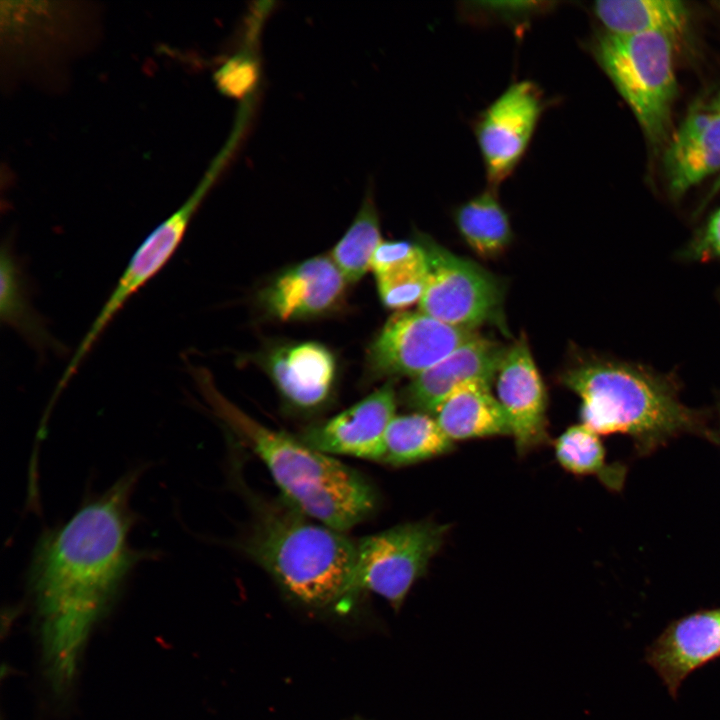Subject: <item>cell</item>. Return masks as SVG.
Masks as SVG:
<instances>
[{
    "label": "cell",
    "mask_w": 720,
    "mask_h": 720,
    "mask_svg": "<svg viewBox=\"0 0 720 720\" xmlns=\"http://www.w3.org/2000/svg\"><path fill=\"white\" fill-rule=\"evenodd\" d=\"M138 471L124 475L43 535L29 587L40 625L43 660L56 691L70 687L87 639L131 568L143 557L129 543V501Z\"/></svg>",
    "instance_id": "6da1fadb"
},
{
    "label": "cell",
    "mask_w": 720,
    "mask_h": 720,
    "mask_svg": "<svg viewBox=\"0 0 720 720\" xmlns=\"http://www.w3.org/2000/svg\"><path fill=\"white\" fill-rule=\"evenodd\" d=\"M190 373L216 415L261 459L290 508L343 532L375 511L376 490L361 473L248 416L217 391L206 369L192 366Z\"/></svg>",
    "instance_id": "7a4b0ae2"
},
{
    "label": "cell",
    "mask_w": 720,
    "mask_h": 720,
    "mask_svg": "<svg viewBox=\"0 0 720 720\" xmlns=\"http://www.w3.org/2000/svg\"><path fill=\"white\" fill-rule=\"evenodd\" d=\"M246 553L291 596L312 606L352 599L357 540L283 504H258Z\"/></svg>",
    "instance_id": "3957f363"
},
{
    "label": "cell",
    "mask_w": 720,
    "mask_h": 720,
    "mask_svg": "<svg viewBox=\"0 0 720 720\" xmlns=\"http://www.w3.org/2000/svg\"><path fill=\"white\" fill-rule=\"evenodd\" d=\"M561 382L580 397L582 424L598 435L627 434L650 445L696 424L672 383L638 365L587 360Z\"/></svg>",
    "instance_id": "277c9868"
},
{
    "label": "cell",
    "mask_w": 720,
    "mask_h": 720,
    "mask_svg": "<svg viewBox=\"0 0 720 720\" xmlns=\"http://www.w3.org/2000/svg\"><path fill=\"white\" fill-rule=\"evenodd\" d=\"M593 54L650 143L668 141L677 95L673 40L662 34L603 33Z\"/></svg>",
    "instance_id": "5b68a950"
},
{
    "label": "cell",
    "mask_w": 720,
    "mask_h": 720,
    "mask_svg": "<svg viewBox=\"0 0 720 720\" xmlns=\"http://www.w3.org/2000/svg\"><path fill=\"white\" fill-rule=\"evenodd\" d=\"M447 525L399 524L357 540L352 596L369 591L398 608L443 544Z\"/></svg>",
    "instance_id": "8992f818"
},
{
    "label": "cell",
    "mask_w": 720,
    "mask_h": 720,
    "mask_svg": "<svg viewBox=\"0 0 720 720\" xmlns=\"http://www.w3.org/2000/svg\"><path fill=\"white\" fill-rule=\"evenodd\" d=\"M428 263L419 311L453 327L473 330L485 323L503 328V287L477 263L457 256L422 236Z\"/></svg>",
    "instance_id": "52a82bcc"
},
{
    "label": "cell",
    "mask_w": 720,
    "mask_h": 720,
    "mask_svg": "<svg viewBox=\"0 0 720 720\" xmlns=\"http://www.w3.org/2000/svg\"><path fill=\"white\" fill-rule=\"evenodd\" d=\"M217 161L186 202L161 223L136 250L75 350L57 384L59 391L66 387L84 358L127 300L153 278L175 253L197 207L221 168V161Z\"/></svg>",
    "instance_id": "ba28073f"
},
{
    "label": "cell",
    "mask_w": 720,
    "mask_h": 720,
    "mask_svg": "<svg viewBox=\"0 0 720 720\" xmlns=\"http://www.w3.org/2000/svg\"><path fill=\"white\" fill-rule=\"evenodd\" d=\"M478 334L438 321L421 311L394 313L370 343L366 364L375 378L426 371Z\"/></svg>",
    "instance_id": "9c48e42d"
},
{
    "label": "cell",
    "mask_w": 720,
    "mask_h": 720,
    "mask_svg": "<svg viewBox=\"0 0 720 720\" xmlns=\"http://www.w3.org/2000/svg\"><path fill=\"white\" fill-rule=\"evenodd\" d=\"M544 100L532 81L511 84L474 124V134L490 186L496 188L516 169L532 140Z\"/></svg>",
    "instance_id": "30bf717a"
},
{
    "label": "cell",
    "mask_w": 720,
    "mask_h": 720,
    "mask_svg": "<svg viewBox=\"0 0 720 720\" xmlns=\"http://www.w3.org/2000/svg\"><path fill=\"white\" fill-rule=\"evenodd\" d=\"M396 405L397 396L390 379L341 413L306 428L298 438L330 456L380 462L387 429L396 416Z\"/></svg>",
    "instance_id": "8fae6325"
},
{
    "label": "cell",
    "mask_w": 720,
    "mask_h": 720,
    "mask_svg": "<svg viewBox=\"0 0 720 720\" xmlns=\"http://www.w3.org/2000/svg\"><path fill=\"white\" fill-rule=\"evenodd\" d=\"M497 395L519 455L548 441L547 395L525 337L508 347L497 373Z\"/></svg>",
    "instance_id": "7c38bea8"
},
{
    "label": "cell",
    "mask_w": 720,
    "mask_h": 720,
    "mask_svg": "<svg viewBox=\"0 0 720 720\" xmlns=\"http://www.w3.org/2000/svg\"><path fill=\"white\" fill-rule=\"evenodd\" d=\"M346 284L331 258L317 256L279 273L258 299L265 313L279 321L310 319L335 310Z\"/></svg>",
    "instance_id": "4fadbf2b"
},
{
    "label": "cell",
    "mask_w": 720,
    "mask_h": 720,
    "mask_svg": "<svg viewBox=\"0 0 720 720\" xmlns=\"http://www.w3.org/2000/svg\"><path fill=\"white\" fill-rule=\"evenodd\" d=\"M506 350L496 341L477 335L413 377L404 389L402 399L415 412L433 415L460 386L474 381L491 385Z\"/></svg>",
    "instance_id": "5bb4252c"
},
{
    "label": "cell",
    "mask_w": 720,
    "mask_h": 720,
    "mask_svg": "<svg viewBox=\"0 0 720 720\" xmlns=\"http://www.w3.org/2000/svg\"><path fill=\"white\" fill-rule=\"evenodd\" d=\"M263 366L282 398L299 411L322 407L336 382L334 354L313 341L276 346L266 353Z\"/></svg>",
    "instance_id": "9a60e30c"
},
{
    "label": "cell",
    "mask_w": 720,
    "mask_h": 720,
    "mask_svg": "<svg viewBox=\"0 0 720 720\" xmlns=\"http://www.w3.org/2000/svg\"><path fill=\"white\" fill-rule=\"evenodd\" d=\"M719 654L720 609H716L671 624L650 646L647 660L675 696L690 672Z\"/></svg>",
    "instance_id": "2e32d148"
},
{
    "label": "cell",
    "mask_w": 720,
    "mask_h": 720,
    "mask_svg": "<svg viewBox=\"0 0 720 720\" xmlns=\"http://www.w3.org/2000/svg\"><path fill=\"white\" fill-rule=\"evenodd\" d=\"M664 170L677 197L720 170V113L704 109L687 116L666 148Z\"/></svg>",
    "instance_id": "e0dca14e"
},
{
    "label": "cell",
    "mask_w": 720,
    "mask_h": 720,
    "mask_svg": "<svg viewBox=\"0 0 720 720\" xmlns=\"http://www.w3.org/2000/svg\"><path fill=\"white\" fill-rule=\"evenodd\" d=\"M490 388L484 382H470L439 405L433 416L450 440L511 435L507 416Z\"/></svg>",
    "instance_id": "ac0fdd59"
},
{
    "label": "cell",
    "mask_w": 720,
    "mask_h": 720,
    "mask_svg": "<svg viewBox=\"0 0 720 720\" xmlns=\"http://www.w3.org/2000/svg\"><path fill=\"white\" fill-rule=\"evenodd\" d=\"M383 305L403 310L420 302L426 289L428 263L419 241H385L371 264Z\"/></svg>",
    "instance_id": "d6986e66"
},
{
    "label": "cell",
    "mask_w": 720,
    "mask_h": 720,
    "mask_svg": "<svg viewBox=\"0 0 720 720\" xmlns=\"http://www.w3.org/2000/svg\"><path fill=\"white\" fill-rule=\"evenodd\" d=\"M593 11L607 33L615 35L662 34L672 40L689 24V10L677 0H604Z\"/></svg>",
    "instance_id": "ffe728a7"
},
{
    "label": "cell",
    "mask_w": 720,
    "mask_h": 720,
    "mask_svg": "<svg viewBox=\"0 0 720 720\" xmlns=\"http://www.w3.org/2000/svg\"><path fill=\"white\" fill-rule=\"evenodd\" d=\"M454 443L430 414L396 415L385 439L381 463L406 466L451 452Z\"/></svg>",
    "instance_id": "44dd1931"
},
{
    "label": "cell",
    "mask_w": 720,
    "mask_h": 720,
    "mask_svg": "<svg viewBox=\"0 0 720 720\" xmlns=\"http://www.w3.org/2000/svg\"><path fill=\"white\" fill-rule=\"evenodd\" d=\"M453 216L462 238L482 257L498 255L512 240L509 216L494 191L486 190L462 203Z\"/></svg>",
    "instance_id": "7402d4cb"
},
{
    "label": "cell",
    "mask_w": 720,
    "mask_h": 720,
    "mask_svg": "<svg viewBox=\"0 0 720 720\" xmlns=\"http://www.w3.org/2000/svg\"><path fill=\"white\" fill-rule=\"evenodd\" d=\"M1 320L38 349L55 342L29 302L26 281L16 256L8 246L1 250Z\"/></svg>",
    "instance_id": "603a6c76"
},
{
    "label": "cell",
    "mask_w": 720,
    "mask_h": 720,
    "mask_svg": "<svg viewBox=\"0 0 720 720\" xmlns=\"http://www.w3.org/2000/svg\"><path fill=\"white\" fill-rule=\"evenodd\" d=\"M382 243L377 210L371 198L364 199L353 223L331 251V259L347 283L359 281Z\"/></svg>",
    "instance_id": "cb8c5ba5"
},
{
    "label": "cell",
    "mask_w": 720,
    "mask_h": 720,
    "mask_svg": "<svg viewBox=\"0 0 720 720\" xmlns=\"http://www.w3.org/2000/svg\"><path fill=\"white\" fill-rule=\"evenodd\" d=\"M555 456L559 464L576 475H596L610 488H618L622 471L607 465L605 450L599 435L585 425H573L554 442Z\"/></svg>",
    "instance_id": "d4e9b609"
},
{
    "label": "cell",
    "mask_w": 720,
    "mask_h": 720,
    "mask_svg": "<svg viewBox=\"0 0 720 720\" xmlns=\"http://www.w3.org/2000/svg\"><path fill=\"white\" fill-rule=\"evenodd\" d=\"M473 10L481 11L485 15L494 16L500 20L521 21L543 11L546 7L544 2H476Z\"/></svg>",
    "instance_id": "484cf974"
},
{
    "label": "cell",
    "mask_w": 720,
    "mask_h": 720,
    "mask_svg": "<svg viewBox=\"0 0 720 720\" xmlns=\"http://www.w3.org/2000/svg\"><path fill=\"white\" fill-rule=\"evenodd\" d=\"M687 255L689 258L700 261L720 258V209L710 217L705 227L693 240Z\"/></svg>",
    "instance_id": "4316f807"
},
{
    "label": "cell",
    "mask_w": 720,
    "mask_h": 720,
    "mask_svg": "<svg viewBox=\"0 0 720 720\" xmlns=\"http://www.w3.org/2000/svg\"><path fill=\"white\" fill-rule=\"evenodd\" d=\"M705 109L712 112L720 113V92L716 95L712 102L707 105Z\"/></svg>",
    "instance_id": "83f0119b"
},
{
    "label": "cell",
    "mask_w": 720,
    "mask_h": 720,
    "mask_svg": "<svg viewBox=\"0 0 720 720\" xmlns=\"http://www.w3.org/2000/svg\"><path fill=\"white\" fill-rule=\"evenodd\" d=\"M719 190H720V176H719L718 179L715 181L714 186H713V188L711 189L710 195H711V196L714 195V194L717 193Z\"/></svg>",
    "instance_id": "f1b7e54d"
}]
</instances>
